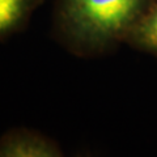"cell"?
I'll list each match as a JSON object with an SVG mask.
<instances>
[{"mask_svg":"<svg viewBox=\"0 0 157 157\" xmlns=\"http://www.w3.org/2000/svg\"><path fill=\"white\" fill-rule=\"evenodd\" d=\"M155 0H55L52 34L71 54L93 58L110 52Z\"/></svg>","mask_w":157,"mask_h":157,"instance_id":"1","label":"cell"},{"mask_svg":"<svg viewBox=\"0 0 157 157\" xmlns=\"http://www.w3.org/2000/svg\"><path fill=\"white\" fill-rule=\"evenodd\" d=\"M62 149L50 137L37 131L14 128L0 139V157H58Z\"/></svg>","mask_w":157,"mask_h":157,"instance_id":"2","label":"cell"},{"mask_svg":"<svg viewBox=\"0 0 157 157\" xmlns=\"http://www.w3.org/2000/svg\"><path fill=\"white\" fill-rule=\"evenodd\" d=\"M43 0H0V41L24 29Z\"/></svg>","mask_w":157,"mask_h":157,"instance_id":"3","label":"cell"},{"mask_svg":"<svg viewBox=\"0 0 157 157\" xmlns=\"http://www.w3.org/2000/svg\"><path fill=\"white\" fill-rule=\"evenodd\" d=\"M127 45L157 56V0L136 22L126 38Z\"/></svg>","mask_w":157,"mask_h":157,"instance_id":"4","label":"cell"}]
</instances>
